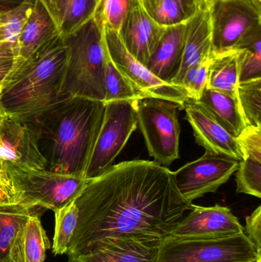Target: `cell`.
<instances>
[{
  "instance_id": "1",
  "label": "cell",
  "mask_w": 261,
  "mask_h": 262,
  "mask_svg": "<svg viewBox=\"0 0 261 262\" xmlns=\"http://www.w3.org/2000/svg\"><path fill=\"white\" fill-rule=\"evenodd\" d=\"M78 223L67 255H84L107 238L161 243L194 205L178 190L173 172L155 161L113 165L89 180L73 200Z\"/></svg>"
},
{
  "instance_id": "2",
  "label": "cell",
  "mask_w": 261,
  "mask_h": 262,
  "mask_svg": "<svg viewBox=\"0 0 261 262\" xmlns=\"http://www.w3.org/2000/svg\"><path fill=\"white\" fill-rule=\"evenodd\" d=\"M104 112V101L68 98L32 120L48 169L84 178Z\"/></svg>"
},
{
  "instance_id": "3",
  "label": "cell",
  "mask_w": 261,
  "mask_h": 262,
  "mask_svg": "<svg viewBox=\"0 0 261 262\" xmlns=\"http://www.w3.org/2000/svg\"><path fill=\"white\" fill-rule=\"evenodd\" d=\"M67 52L59 35L32 56L18 60L0 88V107L8 115L32 120L62 100L61 90Z\"/></svg>"
},
{
  "instance_id": "4",
  "label": "cell",
  "mask_w": 261,
  "mask_h": 262,
  "mask_svg": "<svg viewBox=\"0 0 261 262\" xmlns=\"http://www.w3.org/2000/svg\"><path fill=\"white\" fill-rule=\"evenodd\" d=\"M62 39L67 60L61 95L104 102V75L108 52L102 25L93 17Z\"/></svg>"
},
{
  "instance_id": "5",
  "label": "cell",
  "mask_w": 261,
  "mask_h": 262,
  "mask_svg": "<svg viewBox=\"0 0 261 262\" xmlns=\"http://www.w3.org/2000/svg\"><path fill=\"white\" fill-rule=\"evenodd\" d=\"M5 170L15 191L17 203L45 208L54 212L73 201L88 181L81 177L10 163H5Z\"/></svg>"
},
{
  "instance_id": "6",
  "label": "cell",
  "mask_w": 261,
  "mask_h": 262,
  "mask_svg": "<svg viewBox=\"0 0 261 262\" xmlns=\"http://www.w3.org/2000/svg\"><path fill=\"white\" fill-rule=\"evenodd\" d=\"M257 253L245 232L223 238L167 237L156 262H256Z\"/></svg>"
},
{
  "instance_id": "7",
  "label": "cell",
  "mask_w": 261,
  "mask_h": 262,
  "mask_svg": "<svg viewBox=\"0 0 261 262\" xmlns=\"http://www.w3.org/2000/svg\"><path fill=\"white\" fill-rule=\"evenodd\" d=\"M134 105L149 154L159 164L170 166L179 158L178 115L182 106L160 98L136 100Z\"/></svg>"
},
{
  "instance_id": "8",
  "label": "cell",
  "mask_w": 261,
  "mask_h": 262,
  "mask_svg": "<svg viewBox=\"0 0 261 262\" xmlns=\"http://www.w3.org/2000/svg\"><path fill=\"white\" fill-rule=\"evenodd\" d=\"M134 101L105 103L102 125L84 172V180L97 178L113 166L115 159L137 127Z\"/></svg>"
},
{
  "instance_id": "9",
  "label": "cell",
  "mask_w": 261,
  "mask_h": 262,
  "mask_svg": "<svg viewBox=\"0 0 261 262\" xmlns=\"http://www.w3.org/2000/svg\"><path fill=\"white\" fill-rule=\"evenodd\" d=\"M214 53L238 49L261 34V4L251 0H219L211 9Z\"/></svg>"
},
{
  "instance_id": "10",
  "label": "cell",
  "mask_w": 261,
  "mask_h": 262,
  "mask_svg": "<svg viewBox=\"0 0 261 262\" xmlns=\"http://www.w3.org/2000/svg\"><path fill=\"white\" fill-rule=\"evenodd\" d=\"M106 45L110 59L124 75L137 96L143 98H160L174 101L183 109L188 98L186 91L176 84L165 82L152 73L147 66L127 51L121 34L104 29Z\"/></svg>"
},
{
  "instance_id": "11",
  "label": "cell",
  "mask_w": 261,
  "mask_h": 262,
  "mask_svg": "<svg viewBox=\"0 0 261 262\" xmlns=\"http://www.w3.org/2000/svg\"><path fill=\"white\" fill-rule=\"evenodd\" d=\"M239 161L206 151L200 158L184 165L174 174L178 190L193 203L209 192H216L237 171Z\"/></svg>"
},
{
  "instance_id": "12",
  "label": "cell",
  "mask_w": 261,
  "mask_h": 262,
  "mask_svg": "<svg viewBox=\"0 0 261 262\" xmlns=\"http://www.w3.org/2000/svg\"><path fill=\"white\" fill-rule=\"evenodd\" d=\"M34 121L8 115L0 107V159L5 163L35 169H48L38 145Z\"/></svg>"
},
{
  "instance_id": "13",
  "label": "cell",
  "mask_w": 261,
  "mask_h": 262,
  "mask_svg": "<svg viewBox=\"0 0 261 262\" xmlns=\"http://www.w3.org/2000/svg\"><path fill=\"white\" fill-rule=\"evenodd\" d=\"M183 109L198 144L203 146L208 152L231 157L239 162L243 160V154L237 138L206 107L188 98L184 102Z\"/></svg>"
},
{
  "instance_id": "14",
  "label": "cell",
  "mask_w": 261,
  "mask_h": 262,
  "mask_svg": "<svg viewBox=\"0 0 261 262\" xmlns=\"http://www.w3.org/2000/svg\"><path fill=\"white\" fill-rule=\"evenodd\" d=\"M170 237L179 238H223L244 233V227L230 209L216 204L211 207L194 205Z\"/></svg>"
},
{
  "instance_id": "15",
  "label": "cell",
  "mask_w": 261,
  "mask_h": 262,
  "mask_svg": "<svg viewBox=\"0 0 261 262\" xmlns=\"http://www.w3.org/2000/svg\"><path fill=\"white\" fill-rule=\"evenodd\" d=\"M167 27L154 21L138 0L123 26L121 36L127 51L147 66Z\"/></svg>"
},
{
  "instance_id": "16",
  "label": "cell",
  "mask_w": 261,
  "mask_h": 262,
  "mask_svg": "<svg viewBox=\"0 0 261 262\" xmlns=\"http://www.w3.org/2000/svg\"><path fill=\"white\" fill-rule=\"evenodd\" d=\"M213 54L211 10L196 9L186 21V35L182 63L172 84L181 86L187 72L194 66L209 59Z\"/></svg>"
},
{
  "instance_id": "17",
  "label": "cell",
  "mask_w": 261,
  "mask_h": 262,
  "mask_svg": "<svg viewBox=\"0 0 261 262\" xmlns=\"http://www.w3.org/2000/svg\"><path fill=\"white\" fill-rule=\"evenodd\" d=\"M159 245L133 237L107 238L81 256L90 262H156Z\"/></svg>"
},
{
  "instance_id": "18",
  "label": "cell",
  "mask_w": 261,
  "mask_h": 262,
  "mask_svg": "<svg viewBox=\"0 0 261 262\" xmlns=\"http://www.w3.org/2000/svg\"><path fill=\"white\" fill-rule=\"evenodd\" d=\"M34 209L20 203L0 204V262H23L25 228Z\"/></svg>"
},
{
  "instance_id": "19",
  "label": "cell",
  "mask_w": 261,
  "mask_h": 262,
  "mask_svg": "<svg viewBox=\"0 0 261 262\" xmlns=\"http://www.w3.org/2000/svg\"><path fill=\"white\" fill-rule=\"evenodd\" d=\"M186 21L167 27L147 64V69L158 78L170 84L177 75L182 63Z\"/></svg>"
},
{
  "instance_id": "20",
  "label": "cell",
  "mask_w": 261,
  "mask_h": 262,
  "mask_svg": "<svg viewBox=\"0 0 261 262\" xmlns=\"http://www.w3.org/2000/svg\"><path fill=\"white\" fill-rule=\"evenodd\" d=\"M58 28L41 0H35L32 13L17 41V59L26 60L55 36Z\"/></svg>"
},
{
  "instance_id": "21",
  "label": "cell",
  "mask_w": 261,
  "mask_h": 262,
  "mask_svg": "<svg viewBox=\"0 0 261 262\" xmlns=\"http://www.w3.org/2000/svg\"><path fill=\"white\" fill-rule=\"evenodd\" d=\"M61 38L78 31L94 17L96 0H55L47 6Z\"/></svg>"
},
{
  "instance_id": "22",
  "label": "cell",
  "mask_w": 261,
  "mask_h": 262,
  "mask_svg": "<svg viewBox=\"0 0 261 262\" xmlns=\"http://www.w3.org/2000/svg\"><path fill=\"white\" fill-rule=\"evenodd\" d=\"M239 71V49H230L213 54L207 88L237 98Z\"/></svg>"
},
{
  "instance_id": "23",
  "label": "cell",
  "mask_w": 261,
  "mask_h": 262,
  "mask_svg": "<svg viewBox=\"0 0 261 262\" xmlns=\"http://www.w3.org/2000/svg\"><path fill=\"white\" fill-rule=\"evenodd\" d=\"M198 101L206 107L236 138L246 128L237 98L206 88Z\"/></svg>"
},
{
  "instance_id": "24",
  "label": "cell",
  "mask_w": 261,
  "mask_h": 262,
  "mask_svg": "<svg viewBox=\"0 0 261 262\" xmlns=\"http://www.w3.org/2000/svg\"><path fill=\"white\" fill-rule=\"evenodd\" d=\"M154 21L164 26L186 21L194 13L193 0H139Z\"/></svg>"
},
{
  "instance_id": "25",
  "label": "cell",
  "mask_w": 261,
  "mask_h": 262,
  "mask_svg": "<svg viewBox=\"0 0 261 262\" xmlns=\"http://www.w3.org/2000/svg\"><path fill=\"white\" fill-rule=\"evenodd\" d=\"M50 243L39 216L34 213L26 223L22 245L23 262H44Z\"/></svg>"
},
{
  "instance_id": "26",
  "label": "cell",
  "mask_w": 261,
  "mask_h": 262,
  "mask_svg": "<svg viewBox=\"0 0 261 262\" xmlns=\"http://www.w3.org/2000/svg\"><path fill=\"white\" fill-rule=\"evenodd\" d=\"M237 98L246 127L261 126V78L239 83Z\"/></svg>"
},
{
  "instance_id": "27",
  "label": "cell",
  "mask_w": 261,
  "mask_h": 262,
  "mask_svg": "<svg viewBox=\"0 0 261 262\" xmlns=\"http://www.w3.org/2000/svg\"><path fill=\"white\" fill-rule=\"evenodd\" d=\"M55 220L52 252L55 255H64L67 253L78 223V211L73 201L55 212Z\"/></svg>"
},
{
  "instance_id": "28",
  "label": "cell",
  "mask_w": 261,
  "mask_h": 262,
  "mask_svg": "<svg viewBox=\"0 0 261 262\" xmlns=\"http://www.w3.org/2000/svg\"><path fill=\"white\" fill-rule=\"evenodd\" d=\"M138 0H101L94 17L107 30L121 34L123 26Z\"/></svg>"
},
{
  "instance_id": "29",
  "label": "cell",
  "mask_w": 261,
  "mask_h": 262,
  "mask_svg": "<svg viewBox=\"0 0 261 262\" xmlns=\"http://www.w3.org/2000/svg\"><path fill=\"white\" fill-rule=\"evenodd\" d=\"M35 0H23L19 4L0 14V26L7 42L16 46L34 7Z\"/></svg>"
},
{
  "instance_id": "30",
  "label": "cell",
  "mask_w": 261,
  "mask_h": 262,
  "mask_svg": "<svg viewBox=\"0 0 261 262\" xmlns=\"http://www.w3.org/2000/svg\"><path fill=\"white\" fill-rule=\"evenodd\" d=\"M239 50V83L261 78V34L238 48Z\"/></svg>"
},
{
  "instance_id": "31",
  "label": "cell",
  "mask_w": 261,
  "mask_h": 262,
  "mask_svg": "<svg viewBox=\"0 0 261 262\" xmlns=\"http://www.w3.org/2000/svg\"><path fill=\"white\" fill-rule=\"evenodd\" d=\"M104 88L105 103L112 101H134L138 100L134 91L124 75L116 69L110 59L109 54L104 75Z\"/></svg>"
},
{
  "instance_id": "32",
  "label": "cell",
  "mask_w": 261,
  "mask_h": 262,
  "mask_svg": "<svg viewBox=\"0 0 261 262\" xmlns=\"http://www.w3.org/2000/svg\"><path fill=\"white\" fill-rule=\"evenodd\" d=\"M238 193L261 198V161L247 157L239 162L236 174Z\"/></svg>"
},
{
  "instance_id": "33",
  "label": "cell",
  "mask_w": 261,
  "mask_h": 262,
  "mask_svg": "<svg viewBox=\"0 0 261 262\" xmlns=\"http://www.w3.org/2000/svg\"><path fill=\"white\" fill-rule=\"evenodd\" d=\"M211 58L192 68L184 76L181 86L186 91L188 98L198 101L206 89Z\"/></svg>"
},
{
  "instance_id": "34",
  "label": "cell",
  "mask_w": 261,
  "mask_h": 262,
  "mask_svg": "<svg viewBox=\"0 0 261 262\" xmlns=\"http://www.w3.org/2000/svg\"><path fill=\"white\" fill-rule=\"evenodd\" d=\"M237 140L244 159L251 157L261 161V126L246 127Z\"/></svg>"
},
{
  "instance_id": "35",
  "label": "cell",
  "mask_w": 261,
  "mask_h": 262,
  "mask_svg": "<svg viewBox=\"0 0 261 262\" xmlns=\"http://www.w3.org/2000/svg\"><path fill=\"white\" fill-rule=\"evenodd\" d=\"M245 232L259 255H261V206H258L251 215L246 217Z\"/></svg>"
},
{
  "instance_id": "36",
  "label": "cell",
  "mask_w": 261,
  "mask_h": 262,
  "mask_svg": "<svg viewBox=\"0 0 261 262\" xmlns=\"http://www.w3.org/2000/svg\"><path fill=\"white\" fill-rule=\"evenodd\" d=\"M17 203L16 195L6 171H0V204Z\"/></svg>"
},
{
  "instance_id": "37",
  "label": "cell",
  "mask_w": 261,
  "mask_h": 262,
  "mask_svg": "<svg viewBox=\"0 0 261 262\" xmlns=\"http://www.w3.org/2000/svg\"><path fill=\"white\" fill-rule=\"evenodd\" d=\"M16 64V58L0 62V88L7 81Z\"/></svg>"
},
{
  "instance_id": "38",
  "label": "cell",
  "mask_w": 261,
  "mask_h": 262,
  "mask_svg": "<svg viewBox=\"0 0 261 262\" xmlns=\"http://www.w3.org/2000/svg\"><path fill=\"white\" fill-rule=\"evenodd\" d=\"M17 49L15 45L3 42L0 44V62L16 58Z\"/></svg>"
},
{
  "instance_id": "39",
  "label": "cell",
  "mask_w": 261,
  "mask_h": 262,
  "mask_svg": "<svg viewBox=\"0 0 261 262\" xmlns=\"http://www.w3.org/2000/svg\"><path fill=\"white\" fill-rule=\"evenodd\" d=\"M219 0H193L195 9L211 10L216 2Z\"/></svg>"
},
{
  "instance_id": "40",
  "label": "cell",
  "mask_w": 261,
  "mask_h": 262,
  "mask_svg": "<svg viewBox=\"0 0 261 262\" xmlns=\"http://www.w3.org/2000/svg\"><path fill=\"white\" fill-rule=\"evenodd\" d=\"M67 262H90L87 261L86 258H84V257L81 256V255H68V260H67Z\"/></svg>"
},
{
  "instance_id": "41",
  "label": "cell",
  "mask_w": 261,
  "mask_h": 262,
  "mask_svg": "<svg viewBox=\"0 0 261 262\" xmlns=\"http://www.w3.org/2000/svg\"><path fill=\"white\" fill-rule=\"evenodd\" d=\"M6 42V38H5L4 34H3V29L0 26V44L1 43Z\"/></svg>"
},
{
  "instance_id": "42",
  "label": "cell",
  "mask_w": 261,
  "mask_h": 262,
  "mask_svg": "<svg viewBox=\"0 0 261 262\" xmlns=\"http://www.w3.org/2000/svg\"><path fill=\"white\" fill-rule=\"evenodd\" d=\"M41 1L42 2L43 4L45 6V7H47L49 5L52 4L55 0H41Z\"/></svg>"
},
{
  "instance_id": "43",
  "label": "cell",
  "mask_w": 261,
  "mask_h": 262,
  "mask_svg": "<svg viewBox=\"0 0 261 262\" xmlns=\"http://www.w3.org/2000/svg\"><path fill=\"white\" fill-rule=\"evenodd\" d=\"M0 171L2 172H5V164L4 162L0 159Z\"/></svg>"
},
{
  "instance_id": "44",
  "label": "cell",
  "mask_w": 261,
  "mask_h": 262,
  "mask_svg": "<svg viewBox=\"0 0 261 262\" xmlns=\"http://www.w3.org/2000/svg\"><path fill=\"white\" fill-rule=\"evenodd\" d=\"M251 1L254 2L256 3H259V4H261V0H251Z\"/></svg>"
},
{
  "instance_id": "45",
  "label": "cell",
  "mask_w": 261,
  "mask_h": 262,
  "mask_svg": "<svg viewBox=\"0 0 261 262\" xmlns=\"http://www.w3.org/2000/svg\"><path fill=\"white\" fill-rule=\"evenodd\" d=\"M101 0H96L97 3V9H98V6H99L100 3H101Z\"/></svg>"
},
{
  "instance_id": "46",
  "label": "cell",
  "mask_w": 261,
  "mask_h": 262,
  "mask_svg": "<svg viewBox=\"0 0 261 262\" xmlns=\"http://www.w3.org/2000/svg\"><path fill=\"white\" fill-rule=\"evenodd\" d=\"M256 262H261V258H259L257 260Z\"/></svg>"
}]
</instances>
